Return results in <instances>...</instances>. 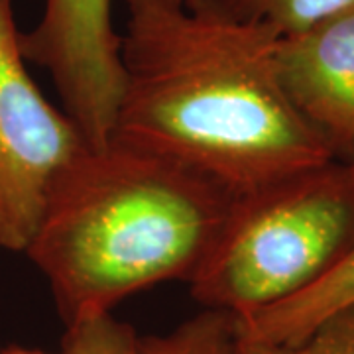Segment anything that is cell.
Here are the masks:
<instances>
[{
    "mask_svg": "<svg viewBox=\"0 0 354 354\" xmlns=\"http://www.w3.org/2000/svg\"><path fill=\"white\" fill-rule=\"evenodd\" d=\"M122 95L113 138L232 197L333 160L276 69V30L227 0H122Z\"/></svg>",
    "mask_w": 354,
    "mask_h": 354,
    "instance_id": "obj_1",
    "label": "cell"
},
{
    "mask_svg": "<svg viewBox=\"0 0 354 354\" xmlns=\"http://www.w3.org/2000/svg\"><path fill=\"white\" fill-rule=\"evenodd\" d=\"M232 195L167 158L111 138L83 144L51 179L24 252L62 319L113 313L152 286L195 278Z\"/></svg>",
    "mask_w": 354,
    "mask_h": 354,
    "instance_id": "obj_2",
    "label": "cell"
},
{
    "mask_svg": "<svg viewBox=\"0 0 354 354\" xmlns=\"http://www.w3.org/2000/svg\"><path fill=\"white\" fill-rule=\"evenodd\" d=\"M353 244L354 164L329 160L236 195L191 295L250 315L313 286Z\"/></svg>",
    "mask_w": 354,
    "mask_h": 354,
    "instance_id": "obj_3",
    "label": "cell"
},
{
    "mask_svg": "<svg viewBox=\"0 0 354 354\" xmlns=\"http://www.w3.org/2000/svg\"><path fill=\"white\" fill-rule=\"evenodd\" d=\"M12 0H0V246L24 252L51 179L85 144L26 69Z\"/></svg>",
    "mask_w": 354,
    "mask_h": 354,
    "instance_id": "obj_4",
    "label": "cell"
},
{
    "mask_svg": "<svg viewBox=\"0 0 354 354\" xmlns=\"http://www.w3.org/2000/svg\"><path fill=\"white\" fill-rule=\"evenodd\" d=\"M18 46L26 62L50 71L87 146L113 138L124 75L111 0H46L41 20L18 34Z\"/></svg>",
    "mask_w": 354,
    "mask_h": 354,
    "instance_id": "obj_5",
    "label": "cell"
},
{
    "mask_svg": "<svg viewBox=\"0 0 354 354\" xmlns=\"http://www.w3.org/2000/svg\"><path fill=\"white\" fill-rule=\"evenodd\" d=\"M279 83L333 160L354 164V6L279 38Z\"/></svg>",
    "mask_w": 354,
    "mask_h": 354,
    "instance_id": "obj_6",
    "label": "cell"
},
{
    "mask_svg": "<svg viewBox=\"0 0 354 354\" xmlns=\"http://www.w3.org/2000/svg\"><path fill=\"white\" fill-rule=\"evenodd\" d=\"M354 309V244L329 272L279 304L236 317L242 339L291 346L307 339L327 319Z\"/></svg>",
    "mask_w": 354,
    "mask_h": 354,
    "instance_id": "obj_7",
    "label": "cell"
},
{
    "mask_svg": "<svg viewBox=\"0 0 354 354\" xmlns=\"http://www.w3.org/2000/svg\"><path fill=\"white\" fill-rule=\"evenodd\" d=\"M234 348L236 317L218 309H205L171 333L138 342V354H234Z\"/></svg>",
    "mask_w": 354,
    "mask_h": 354,
    "instance_id": "obj_8",
    "label": "cell"
},
{
    "mask_svg": "<svg viewBox=\"0 0 354 354\" xmlns=\"http://www.w3.org/2000/svg\"><path fill=\"white\" fill-rule=\"evenodd\" d=\"M230 12L293 36L354 6V0H227Z\"/></svg>",
    "mask_w": 354,
    "mask_h": 354,
    "instance_id": "obj_9",
    "label": "cell"
},
{
    "mask_svg": "<svg viewBox=\"0 0 354 354\" xmlns=\"http://www.w3.org/2000/svg\"><path fill=\"white\" fill-rule=\"evenodd\" d=\"M65 327L59 354H138L140 337L113 313L81 317Z\"/></svg>",
    "mask_w": 354,
    "mask_h": 354,
    "instance_id": "obj_10",
    "label": "cell"
},
{
    "mask_svg": "<svg viewBox=\"0 0 354 354\" xmlns=\"http://www.w3.org/2000/svg\"><path fill=\"white\" fill-rule=\"evenodd\" d=\"M234 354H354V309L330 317L307 339L291 346L242 339L236 333Z\"/></svg>",
    "mask_w": 354,
    "mask_h": 354,
    "instance_id": "obj_11",
    "label": "cell"
},
{
    "mask_svg": "<svg viewBox=\"0 0 354 354\" xmlns=\"http://www.w3.org/2000/svg\"><path fill=\"white\" fill-rule=\"evenodd\" d=\"M0 354H46V353H39V351H28V348H20V346H10V348L0 351Z\"/></svg>",
    "mask_w": 354,
    "mask_h": 354,
    "instance_id": "obj_12",
    "label": "cell"
}]
</instances>
